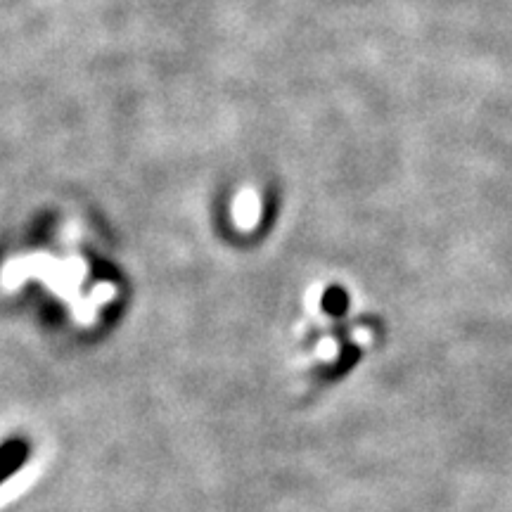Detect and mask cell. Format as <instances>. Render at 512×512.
<instances>
[{
  "mask_svg": "<svg viewBox=\"0 0 512 512\" xmlns=\"http://www.w3.org/2000/svg\"><path fill=\"white\" fill-rule=\"evenodd\" d=\"M27 456H29V446L24 444V441L19 439H12L8 444L3 446V463H0V475L3 479H10L15 472L27 463Z\"/></svg>",
  "mask_w": 512,
  "mask_h": 512,
  "instance_id": "6da1fadb",
  "label": "cell"
}]
</instances>
